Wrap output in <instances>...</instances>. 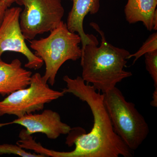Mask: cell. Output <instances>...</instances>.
<instances>
[{"mask_svg": "<svg viewBox=\"0 0 157 157\" xmlns=\"http://www.w3.org/2000/svg\"><path fill=\"white\" fill-rule=\"evenodd\" d=\"M103 94L114 132L134 151L148 136V124L136 109L135 104L127 101L116 86Z\"/></svg>", "mask_w": 157, "mask_h": 157, "instance_id": "277c9868", "label": "cell"}, {"mask_svg": "<svg viewBox=\"0 0 157 157\" xmlns=\"http://www.w3.org/2000/svg\"><path fill=\"white\" fill-rule=\"evenodd\" d=\"M62 0H16L24 7L20 15V25L25 40L50 32L58 26L64 15Z\"/></svg>", "mask_w": 157, "mask_h": 157, "instance_id": "8992f818", "label": "cell"}, {"mask_svg": "<svg viewBox=\"0 0 157 157\" xmlns=\"http://www.w3.org/2000/svg\"><path fill=\"white\" fill-rule=\"evenodd\" d=\"M65 94L63 91L50 88L40 73H35L31 76L29 86L15 91L0 101V117L13 115L19 118L40 111L45 104L61 98Z\"/></svg>", "mask_w": 157, "mask_h": 157, "instance_id": "5b68a950", "label": "cell"}, {"mask_svg": "<svg viewBox=\"0 0 157 157\" xmlns=\"http://www.w3.org/2000/svg\"><path fill=\"white\" fill-rule=\"evenodd\" d=\"M152 100L151 102V105L152 107H157V88H155L154 91L152 94Z\"/></svg>", "mask_w": 157, "mask_h": 157, "instance_id": "2e32d148", "label": "cell"}, {"mask_svg": "<svg viewBox=\"0 0 157 157\" xmlns=\"http://www.w3.org/2000/svg\"><path fill=\"white\" fill-rule=\"evenodd\" d=\"M14 124L25 128L27 135L41 133L50 139H56L60 135L69 134L72 130L70 126L62 122L58 113L48 109L39 114H26L11 122L0 124V127Z\"/></svg>", "mask_w": 157, "mask_h": 157, "instance_id": "ba28073f", "label": "cell"}, {"mask_svg": "<svg viewBox=\"0 0 157 157\" xmlns=\"http://www.w3.org/2000/svg\"><path fill=\"white\" fill-rule=\"evenodd\" d=\"M157 6V0H128L124 9L126 19L130 24L142 22L147 30H153Z\"/></svg>", "mask_w": 157, "mask_h": 157, "instance_id": "8fae6325", "label": "cell"}, {"mask_svg": "<svg viewBox=\"0 0 157 157\" xmlns=\"http://www.w3.org/2000/svg\"><path fill=\"white\" fill-rule=\"evenodd\" d=\"M9 8L8 6L2 0H0V25L2 22L6 10Z\"/></svg>", "mask_w": 157, "mask_h": 157, "instance_id": "9a60e30c", "label": "cell"}, {"mask_svg": "<svg viewBox=\"0 0 157 157\" xmlns=\"http://www.w3.org/2000/svg\"><path fill=\"white\" fill-rule=\"evenodd\" d=\"M50 33L46 38L29 41L35 54L45 63L43 79L53 86L62 65L67 61H75L81 58L82 49L79 45L81 39L78 34L70 32L63 21Z\"/></svg>", "mask_w": 157, "mask_h": 157, "instance_id": "3957f363", "label": "cell"}, {"mask_svg": "<svg viewBox=\"0 0 157 157\" xmlns=\"http://www.w3.org/2000/svg\"><path fill=\"white\" fill-rule=\"evenodd\" d=\"M157 50V32L152 34L146 41L143 43V45L137 52L131 54L128 56V59L135 57L133 64L135 63L140 57L143 56L145 54L150 52Z\"/></svg>", "mask_w": 157, "mask_h": 157, "instance_id": "7c38bea8", "label": "cell"}, {"mask_svg": "<svg viewBox=\"0 0 157 157\" xmlns=\"http://www.w3.org/2000/svg\"><path fill=\"white\" fill-rule=\"evenodd\" d=\"M144 55L146 70L153 80L155 88H157V50Z\"/></svg>", "mask_w": 157, "mask_h": 157, "instance_id": "5bb4252c", "label": "cell"}, {"mask_svg": "<svg viewBox=\"0 0 157 157\" xmlns=\"http://www.w3.org/2000/svg\"><path fill=\"white\" fill-rule=\"evenodd\" d=\"M4 154H13L22 157H44L38 154L28 152L17 144H0V155Z\"/></svg>", "mask_w": 157, "mask_h": 157, "instance_id": "4fadbf2b", "label": "cell"}, {"mask_svg": "<svg viewBox=\"0 0 157 157\" xmlns=\"http://www.w3.org/2000/svg\"><path fill=\"white\" fill-rule=\"evenodd\" d=\"M32 76V72L23 68L18 59H14L10 63L0 59V94L4 97L27 87Z\"/></svg>", "mask_w": 157, "mask_h": 157, "instance_id": "9c48e42d", "label": "cell"}, {"mask_svg": "<svg viewBox=\"0 0 157 157\" xmlns=\"http://www.w3.org/2000/svg\"><path fill=\"white\" fill-rule=\"evenodd\" d=\"M20 7L8 8L0 25V59L6 52H13L23 55L27 59L26 68L38 70L44 64L43 60L33 53L26 44L20 25Z\"/></svg>", "mask_w": 157, "mask_h": 157, "instance_id": "52a82bcc", "label": "cell"}, {"mask_svg": "<svg viewBox=\"0 0 157 157\" xmlns=\"http://www.w3.org/2000/svg\"><path fill=\"white\" fill-rule=\"evenodd\" d=\"M73 6L67 18V27L72 33H76L80 36L82 47L92 42L97 37L93 35L85 33L83 23L88 14H97L100 9V0H71Z\"/></svg>", "mask_w": 157, "mask_h": 157, "instance_id": "30bf717a", "label": "cell"}, {"mask_svg": "<svg viewBox=\"0 0 157 157\" xmlns=\"http://www.w3.org/2000/svg\"><path fill=\"white\" fill-rule=\"evenodd\" d=\"M90 25L101 36V45L96 39L82 49V78L103 94L115 87L117 83L132 76L125 71L130 53L124 48L115 47L108 42L104 32L94 22Z\"/></svg>", "mask_w": 157, "mask_h": 157, "instance_id": "7a4b0ae2", "label": "cell"}, {"mask_svg": "<svg viewBox=\"0 0 157 157\" xmlns=\"http://www.w3.org/2000/svg\"><path fill=\"white\" fill-rule=\"evenodd\" d=\"M67 84L62 91L70 93L88 105L94 118L93 127L87 134L78 135L73 144L75 148L69 152L49 150L48 156L52 157H124L133 156L128 147L114 132L104 101L103 94L93 86L86 83L81 76L72 78L64 76Z\"/></svg>", "mask_w": 157, "mask_h": 157, "instance_id": "6da1fadb", "label": "cell"}, {"mask_svg": "<svg viewBox=\"0 0 157 157\" xmlns=\"http://www.w3.org/2000/svg\"><path fill=\"white\" fill-rule=\"evenodd\" d=\"M2 1L6 3V5L9 8L13 3L15 2L16 0H2Z\"/></svg>", "mask_w": 157, "mask_h": 157, "instance_id": "ac0fdd59", "label": "cell"}, {"mask_svg": "<svg viewBox=\"0 0 157 157\" xmlns=\"http://www.w3.org/2000/svg\"><path fill=\"white\" fill-rule=\"evenodd\" d=\"M153 25L154 30L156 31L157 30V10L154 16L153 21Z\"/></svg>", "mask_w": 157, "mask_h": 157, "instance_id": "e0dca14e", "label": "cell"}]
</instances>
